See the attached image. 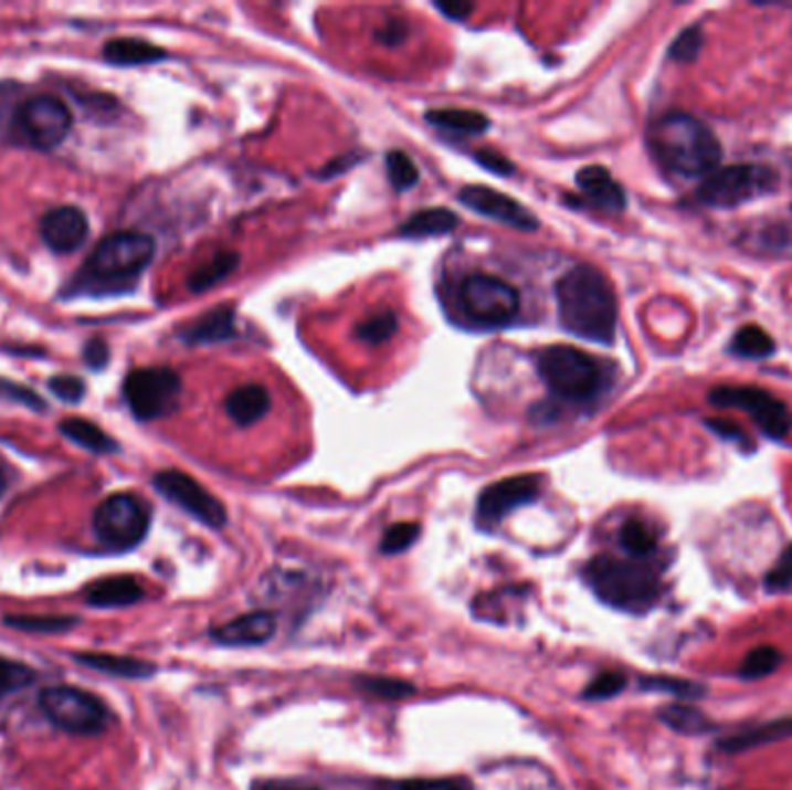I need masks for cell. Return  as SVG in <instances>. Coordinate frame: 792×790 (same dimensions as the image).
Wrapping results in <instances>:
<instances>
[{"label": "cell", "instance_id": "obj_1", "mask_svg": "<svg viewBox=\"0 0 792 790\" xmlns=\"http://www.w3.org/2000/svg\"><path fill=\"white\" fill-rule=\"evenodd\" d=\"M559 320L572 337L610 346L616 334L619 308L605 274L578 265L557 281Z\"/></svg>", "mask_w": 792, "mask_h": 790}, {"label": "cell", "instance_id": "obj_2", "mask_svg": "<svg viewBox=\"0 0 792 790\" xmlns=\"http://www.w3.org/2000/svg\"><path fill=\"white\" fill-rule=\"evenodd\" d=\"M650 144L667 170L682 177H709L724 158L721 141L709 126L686 112H672L658 118L650 133Z\"/></svg>", "mask_w": 792, "mask_h": 790}, {"label": "cell", "instance_id": "obj_3", "mask_svg": "<svg viewBox=\"0 0 792 790\" xmlns=\"http://www.w3.org/2000/svg\"><path fill=\"white\" fill-rule=\"evenodd\" d=\"M584 580L600 601L623 612H646L661 593L658 575L635 559L600 555L587 563Z\"/></svg>", "mask_w": 792, "mask_h": 790}, {"label": "cell", "instance_id": "obj_4", "mask_svg": "<svg viewBox=\"0 0 792 790\" xmlns=\"http://www.w3.org/2000/svg\"><path fill=\"white\" fill-rule=\"evenodd\" d=\"M154 253L156 242L149 234L137 230L112 232L103 242H98V246L88 255L84 267L86 276H80V281L103 283L112 291L114 285L128 283L147 270L149 262L154 260Z\"/></svg>", "mask_w": 792, "mask_h": 790}, {"label": "cell", "instance_id": "obj_5", "mask_svg": "<svg viewBox=\"0 0 792 790\" xmlns=\"http://www.w3.org/2000/svg\"><path fill=\"white\" fill-rule=\"evenodd\" d=\"M536 365L545 386L566 401H589L603 388V369L595 359L570 346H549Z\"/></svg>", "mask_w": 792, "mask_h": 790}, {"label": "cell", "instance_id": "obj_6", "mask_svg": "<svg viewBox=\"0 0 792 790\" xmlns=\"http://www.w3.org/2000/svg\"><path fill=\"white\" fill-rule=\"evenodd\" d=\"M40 709L50 721L72 735H101L112 721L109 707L77 686H50L40 693Z\"/></svg>", "mask_w": 792, "mask_h": 790}, {"label": "cell", "instance_id": "obj_7", "mask_svg": "<svg viewBox=\"0 0 792 790\" xmlns=\"http://www.w3.org/2000/svg\"><path fill=\"white\" fill-rule=\"evenodd\" d=\"M149 506L135 494H112L93 515V531L112 549H133L149 534Z\"/></svg>", "mask_w": 792, "mask_h": 790}, {"label": "cell", "instance_id": "obj_8", "mask_svg": "<svg viewBox=\"0 0 792 790\" xmlns=\"http://www.w3.org/2000/svg\"><path fill=\"white\" fill-rule=\"evenodd\" d=\"M777 175L762 165H730L718 167L700 186L698 198L707 207L732 209L772 193Z\"/></svg>", "mask_w": 792, "mask_h": 790}, {"label": "cell", "instance_id": "obj_9", "mask_svg": "<svg viewBox=\"0 0 792 790\" xmlns=\"http://www.w3.org/2000/svg\"><path fill=\"white\" fill-rule=\"evenodd\" d=\"M460 302L464 314L479 327H503L519 314V293L506 281L475 274L460 287Z\"/></svg>", "mask_w": 792, "mask_h": 790}, {"label": "cell", "instance_id": "obj_10", "mask_svg": "<svg viewBox=\"0 0 792 790\" xmlns=\"http://www.w3.org/2000/svg\"><path fill=\"white\" fill-rule=\"evenodd\" d=\"M124 397L137 420H158L177 409L181 378L167 367L135 369L124 380Z\"/></svg>", "mask_w": 792, "mask_h": 790}, {"label": "cell", "instance_id": "obj_11", "mask_svg": "<svg viewBox=\"0 0 792 790\" xmlns=\"http://www.w3.org/2000/svg\"><path fill=\"white\" fill-rule=\"evenodd\" d=\"M14 124L31 147L50 151L70 135L72 112L56 95H35L17 109Z\"/></svg>", "mask_w": 792, "mask_h": 790}, {"label": "cell", "instance_id": "obj_12", "mask_svg": "<svg viewBox=\"0 0 792 790\" xmlns=\"http://www.w3.org/2000/svg\"><path fill=\"white\" fill-rule=\"evenodd\" d=\"M709 399L718 409H737L751 415L770 439H785L792 426L788 405L762 388H716Z\"/></svg>", "mask_w": 792, "mask_h": 790}, {"label": "cell", "instance_id": "obj_13", "mask_svg": "<svg viewBox=\"0 0 792 790\" xmlns=\"http://www.w3.org/2000/svg\"><path fill=\"white\" fill-rule=\"evenodd\" d=\"M154 485L165 498H170L175 506L207 524L209 529H223L225 526V506L211 492H207L196 477L181 471H160L154 477Z\"/></svg>", "mask_w": 792, "mask_h": 790}, {"label": "cell", "instance_id": "obj_14", "mask_svg": "<svg viewBox=\"0 0 792 790\" xmlns=\"http://www.w3.org/2000/svg\"><path fill=\"white\" fill-rule=\"evenodd\" d=\"M540 494V475H515L487 487L477 498L475 519L483 529H494L513 510L534 503Z\"/></svg>", "mask_w": 792, "mask_h": 790}, {"label": "cell", "instance_id": "obj_15", "mask_svg": "<svg viewBox=\"0 0 792 790\" xmlns=\"http://www.w3.org/2000/svg\"><path fill=\"white\" fill-rule=\"evenodd\" d=\"M460 200L468 209L477 211L479 215H487V219H494L503 225H510L517 230H538L540 228L538 219L531 211L524 209L517 200L498 193V190H494V188L466 186L460 193Z\"/></svg>", "mask_w": 792, "mask_h": 790}, {"label": "cell", "instance_id": "obj_16", "mask_svg": "<svg viewBox=\"0 0 792 790\" xmlns=\"http://www.w3.org/2000/svg\"><path fill=\"white\" fill-rule=\"evenodd\" d=\"M40 234L54 253H72L86 242L88 219L80 207H56L42 215Z\"/></svg>", "mask_w": 792, "mask_h": 790}, {"label": "cell", "instance_id": "obj_17", "mask_svg": "<svg viewBox=\"0 0 792 790\" xmlns=\"http://www.w3.org/2000/svg\"><path fill=\"white\" fill-rule=\"evenodd\" d=\"M276 626L278 621L274 612L255 610L228 621L223 626L211 629V638L225 646H257L276 635Z\"/></svg>", "mask_w": 792, "mask_h": 790}, {"label": "cell", "instance_id": "obj_18", "mask_svg": "<svg viewBox=\"0 0 792 790\" xmlns=\"http://www.w3.org/2000/svg\"><path fill=\"white\" fill-rule=\"evenodd\" d=\"M144 598V589L135 578L128 575H114L103 578L84 589V601L91 608H128L139 603Z\"/></svg>", "mask_w": 792, "mask_h": 790}, {"label": "cell", "instance_id": "obj_19", "mask_svg": "<svg viewBox=\"0 0 792 790\" xmlns=\"http://www.w3.org/2000/svg\"><path fill=\"white\" fill-rule=\"evenodd\" d=\"M578 186L587 202L605 211H621L626 207V193L614 181V177L600 165H589L578 175Z\"/></svg>", "mask_w": 792, "mask_h": 790}, {"label": "cell", "instance_id": "obj_20", "mask_svg": "<svg viewBox=\"0 0 792 790\" xmlns=\"http://www.w3.org/2000/svg\"><path fill=\"white\" fill-rule=\"evenodd\" d=\"M80 665H86L91 670H98V673L122 677V680H149L156 673V665L141 659L133 656H114V654H101V652H77L72 654Z\"/></svg>", "mask_w": 792, "mask_h": 790}, {"label": "cell", "instance_id": "obj_21", "mask_svg": "<svg viewBox=\"0 0 792 790\" xmlns=\"http://www.w3.org/2000/svg\"><path fill=\"white\" fill-rule=\"evenodd\" d=\"M234 337V308L219 306L209 310L196 323L183 327L181 339L186 344H219Z\"/></svg>", "mask_w": 792, "mask_h": 790}, {"label": "cell", "instance_id": "obj_22", "mask_svg": "<svg viewBox=\"0 0 792 790\" xmlns=\"http://www.w3.org/2000/svg\"><path fill=\"white\" fill-rule=\"evenodd\" d=\"M272 405V397L267 392V388L262 386H244L236 388L228 401H225V411L232 418L234 424L239 426H251L255 422H260L264 415H267Z\"/></svg>", "mask_w": 792, "mask_h": 790}, {"label": "cell", "instance_id": "obj_23", "mask_svg": "<svg viewBox=\"0 0 792 790\" xmlns=\"http://www.w3.org/2000/svg\"><path fill=\"white\" fill-rule=\"evenodd\" d=\"M105 61L112 65H144V63H156L167 59V52L160 46L139 40V38H116L105 44Z\"/></svg>", "mask_w": 792, "mask_h": 790}, {"label": "cell", "instance_id": "obj_24", "mask_svg": "<svg viewBox=\"0 0 792 790\" xmlns=\"http://www.w3.org/2000/svg\"><path fill=\"white\" fill-rule=\"evenodd\" d=\"M457 225H460L457 213H452L450 209H424V211L411 215V219L401 225L399 234L411 236V239L441 236V234L452 232Z\"/></svg>", "mask_w": 792, "mask_h": 790}, {"label": "cell", "instance_id": "obj_25", "mask_svg": "<svg viewBox=\"0 0 792 790\" xmlns=\"http://www.w3.org/2000/svg\"><path fill=\"white\" fill-rule=\"evenodd\" d=\"M61 434L95 454H109L118 450L116 441L109 434H105L98 424L84 418H65L61 422Z\"/></svg>", "mask_w": 792, "mask_h": 790}, {"label": "cell", "instance_id": "obj_26", "mask_svg": "<svg viewBox=\"0 0 792 790\" xmlns=\"http://www.w3.org/2000/svg\"><path fill=\"white\" fill-rule=\"evenodd\" d=\"M426 122L441 130L462 133V135H479L489 128V118L473 109H429Z\"/></svg>", "mask_w": 792, "mask_h": 790}, {"label": "cell", "instance_id": "obj_27", "mask_svg": "<svg viewBox=\"0 0 792 790\" xmlns=\"http://www.w3.org/2000/svg\"><path fill=\"white\" fill-rule=\"evenodd\" d=\"M3 624L17 631L52 635L75 629L80 624V619L67 614H6Z\"/></svg>", "mask_w": 792, "mask_h": 790}, {"label": "cell", "instance_id": "obj_28", "mask_svg": "<svg viewBox=\"0 0 792 790\" xmlns=\"http://www.w3.org/2000/svg\"><path fill=\"white\" fill-rule=\"evenodd\" d=\"M619 543L631 555V559L642 561V559L652 557L656 552L658 536H656V531L652 529L650 524L635 517V519H629L626 524L621 526Z\"/></svg>", "mask_w": 792, "mask_h": 790}, {"label": "cell", "instance_id": "obj_29", "mask_svg": "<svg viewBox=\"0 0 792 790\" xmlns=\"http://www.w3.org/2000/svg\"><path fill=\"white\" fill-rule=\"evenodd\" d=\"M239 265V255L232 251H221L215 253L207 265H202L200 270H196L188 278V287L193 293H204L209 287H213L215 283H221L225 276H230Z\"/></svg>", "mask_w": 792, "mask_h": 790}, {"label": "cell", "instance_id": "obj_30", "mask_svg": "<svg viewBox=\"0 0 792 790\" xmlns=\"http://www.w3.org/2000/svg\"><path fill=\"white\" fill-rule=\"evenodd\" d=\"M730 350L741 355V357H751V359H758V357H770L774 352V341L770 334H767L762 327L758 325H747L737 329L735 339L730 344Z\"/></svg>", "mask_w": 792, "mask_h": 790}, {"label": "cell", "instance_id": "obj_31", "mask_svg": "<svg viewBox=\"0 0 792 790\" xmlns=\"http://www.w3.org/2000/svg\"><path fill=\"white\" fill-rule=\"evenodd\" d=\"M355 686L365 693V696L380 698V701H405L415 696V686L403 680L392 677H362L357 680Z\"/></svg>", "mask_w": 792, "mask_h": 790}, {"label": "cell", "instance_id": "obj_32", "mask_svg": "<svg viewBox=\"0 0 792 790\" xmlns=\"http://www.w3.org/2000/svg\"><path fill=\"white\" fill-rule=\"evenodd\" d=\"M661 721L682 735H700V733H707L711 726L705 714H700L693 707H686V705H669V707L661 709Z\"/></svg>", "mask_w": 792, "mask_h": 790}, {"label": "cell", "instance_id": "obj_33", "mask_svg": "<svg viewBox=\"0 0 792 790\" xmlns=\"http://www.w3.org/2000/svg\"><path fill=\"white\" fill-rule=\"evenodd\" d=\"M38 680V673L33 667L10 661V659H0V701L8 698L10 693H17L21 688L31 686Z\"/></svg>", "mask_w": 792, "mask_h": 790}, {"label": "cell", "instance_id": "obj_34", "mask_svg": "<svg viewBox=\"0 0 792 790\" xmlns=\"http://www.w3.org/2000/svg\"><path fill=\"white\" fill-rule=\"evenodd\" d=\"M399 329V320L394 314H390V310H386V314H376L371 318H367L362 325L357 327V337L359 341L365 344H371V346H380L390 341L394 334Z\"/></svg>", "mask_w": 792, "mask_h": 790}, {"label": "cell", "instance_id": "obj_35", "mask_svg": "<svg viewBox=\"0 0 792 790\" xmlns=\"http://www.w3.org/2000/svg\"><path fill=\"white\" fill-rule=\"evenodd\" d=\"M779 663H781V654L774 650V646L764 644L747 654V659H743V663L739 667V675L743 680H760V677H767L770 673H774Z\"/></svg>", "mask_w": 792, "mask_h": 790}, {"label": "cell", "instance_id": "obj_36", "mask_svg": "<svg viewBox=\"0 0 792 790\" xmlns=\"http://www.w3.org/2000/svg\"><path fill=\"white\" fill-rule=\"evenodd\" d=\"M418 538H420V524H415V522L394 524V526H390V529L386 531V536H382L380 552H382V555H401V552H405V549L411 547Z\"/></svg>", "mask_w": 792, "mask_h": 790}, {"label": "cell", "instance_id": "obj_37", "mask_svg": "<svg viewBox=\"0 0 792 790\" xmlns=\"http://www.w3.org/2000/svg\"><path fill=\"white\" fill-rule=\"evenodd\" d=\"M388 177L397 190H408L418 183L420 172H418L415 162L403 151H390L388 154Z\"/></svg>", "mask_w": 792, "mask_h": 790}, {"label": "cell", "instance_id": "obj_38", "mask_svg": "<svg viewBox=\"0 0 792 790\" xmlns=\"http://www.w3.org/2000/svg\"><path fill=\"white\" fill-rule=\"evenodd\" d=\"M788 735H792V718H788V721L772 724L767 728H760V730H753L743 737H735V739L726 741V749H747L753 745H762V741H772V739L788 737Z\"/></svg>", "mask_w": 792, "mask_h": 790}, {"label": "cell", "instance_id": "obj_39", "mask_svg": "<svg viewBox=\"0 0 792 790\" xmlns=\"http://www.w3.org/2000/svg\"><path fill=\"white\" fill-rule=\"evenodd\" d=\"M623 688H626V677H623L621 673H603L584 688V698L587 701H608V698L619 696Z\"/></svg>", "mask_w": 792, "mask_h": 790}, {"label": "cell", "instance_id": "obj_40", "mask_svg": "<svg viewBox=\"0 0 792 790\" xmlns=\"http://www.w3.org/2000/svg\"><path fill=\"white\" fill-rule=\"evenodd\" d=\"M700 50H703V31L698 27H690L684 33H679V38L675 42H672L669 59L688 63V61L698 59Z\"/></svg>", "mask_w": 792, "mask_h": 790}, {"label": "cell", "instance_id": "obj_41", "mask_svg": "<svg viewBox=\"0 0 792 790\" xmlns=\"http://www.w3.org/2000/svg\"><path fill=\"white\" fill-rule=\"evenodd\" d=\"M397 790H473V783L464 777H441V779H408Z\"/></svg>", "mask_w": 792, "mask_h": 790}, {"label": "cell", "instance_id": "obj_42", "mask_svg": "<svg viewBox=\"0 0 792 790\" xmlns=\"http://www.w3.org/2000/svg\"><path fill=\"white\" fill-rule=\"evenodd\" d=\"M50 390L65 403H80L86 394V382L80 376H54Z\"/></svg>", "mask_w": 792, "mask_h": 790}, {"label": "cell", "instance_id": "obj_43", "mask_svg": "<svg viewBox=\"0 0 792 790\" xmlns=\"http://www.w3.org/2000/svg\"><path fill=\"white\" fill-rule=\"evenodd\" d=\"M642 688L667 691V693H675V696H684V698H698L700 693L705 691L698 684L682 682V680H669V677H650V680L642 682Z\"/></svg>", "mask_w": 792, "mask_h": 790}, {"label": "cell", "instance_id": "obj_44", "mask_svg": "<svg viewBox=\"0 0 792 790\" xmlns=\"http://www.w3.org/2000/svg\"><path fill=\"white\" fill-rule=\"evenodd\" d=\"M792 584V543L785 547L779 563L767 575V587L770 589H785Z\"/></svg>", "mask_w": 792, "mask_h": 790}, {"label": "cell", "instance_id": "obj_45", "mask_svg": "<svg viewBox=\"0 0 792 790\" xmlns=\"http://www.w3.org/2000/svg\"><path fill=\"white\" fill-rule=\"evenodd\" d=\"M0 394L12 399V401H19L23 405H29V409H35V411L44 409V401L33 390L17 386V382H10V380H0Z\"/></svg>", "mask_w": 792, "mask_h": 790}, {"label": "cell", "instance_id": "obj_46", "mask_svg": "<svg viewBox=\"0 0 792 790\" xmlns=\"http://www.w3.org/2000/svg\"><path fill=\"white\" fill-rule=\"evenodd\" d=\"M475 160H477L479 165H483L485 170H489V172H494V175H513V172H515V165H513L508 158H503L500 154H496V151H492V149H485V151L475 154Z\"/></svg>", "mask_w": 792, "mask_h": 790}, {"label": "cell", "instance_id": "obj_47", "mask_svg": "<svg viewBox=\"0 0 792 790\" xmlns=\"http://www.w3.org/2000/svg\"><path fill=\"white\" fill-rule=\"evenodd\" d=\"M84 359L86 365L95 371H101L107 367L109 362V348L103 339H91L86 346H84Z\"/></svg>", "mask_w": 792, "mask_h": 790}, {"label": "cell", "instance_id": "obj_48", "mask_svg": "<svg viewBox=\"0 0 792 790\" xmlns=\"http://www.w3.org/2000/svg\"><path fill=\"white\" fill-rule=\"evenodd\" d=\"M408 38V23L401 19H392L386 23V29L378 31V40L388 46H397Z\"/></svg>", "mask_w": 792, "mask_h": 790}, {"label": "cell", "instance_id": "obj_49", "mask_svg": "<svg viewBox=\"0 0 792 790\" xmlns=\"http://www.w3.org/2000/svg\"><path fill=\"white\" fill-rule=\"evenodd\" d=\"M251 790H320L316 786H299L291 781H257Z\"/></svg>", "mask_w": 792, "mask_h": 790}, {"label": "cell", "instance_id": "obj_50", "mask_svg": "<svg viewBox=\"0 0 792 790\" xmlns=\"http://www.w3.org/2000/svg\"><path fill=\"white\" fill-rule=\"evenodd\" d=\"M436 8L445 14V17H450V19H454V21H464L471 12H473V6H468V3H436Z\"/></svg>", "mask_w": 792, "mask_h": 790}, {"label": "cell", "instance_id": "obj_51", "mask_svg": "<svg viewBox=\"0 0 792 790\" xmlns=\"http://www.w3.org/2000/svg\"><path fill=\"white\" fill-rule=\"evenodd\" d=\"M709 424H711V429L716 431V434H721L724 439H735V441H739V443H749V441H747V436H743V434H741V431H739L737 426H732L730 422H718V420H709Z\"/></svg>", "mask_w": 792, "mask_h": 790}, {"label": "cell", "instance_id": "obj_52", "mask_svg": "<svg viewBox=\"0 0 792 790\" xmlns=\"http://www.w3.org/2000/svg\"><path fill=\"white\" fill-rule=\"evenodd\" d=\"M6 489H8V481H6V473H3V468H0V496L6 494Z\"/></svg>", "mask_w": 792, "mask_h": 790}]
</instances>
